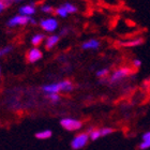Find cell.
Wrapping results in <instances>:
<instances>
[{"label":"cell","mask_w":150,"mask_h":150,"mask_svg":"<svg viewBox=\"0 0 150 150\" xmlns=\"http://www.w3.org/2000/svg\"><path fill=\"white\" fill-rule=\"evenodd\" d=\"M67 33V30L66 29H64V30H62V31H61V35H66Z\"/></svg>","instance_id":"d4e9b609"},{"label":"cell","mask_w":150,"mask_h":150,"mask_svg":"<svg viewBox=\"0 0 150 150\" xmlns=\"http://www.w3.org/2000/svg\"><path fill=\"white\" fill-rule=\"evenodd\" d=\"M138 148L141 150H147L150 148V132H146L142 136V142Z\"/></svg>","instance_id":"9c48e42d"},{"label":"cell","mask_w":150,"mask_h":150,"mask_svg":"<svg viewBox=\"0 0 150 150\" xmlns=\"http://www.w3.org/2000/svg\"><path fill=\"white\" fill-rule=\"evenodd\" d=\"M47 98H48L52 102H54V103L58 102V101H59V99H60L58 94H47Z\"/></svg>","instance_id":"44dd1931"},{"label":"cell","mask_w":150,"mask_h":150,"mask_svg":"<svg viewBox=\"0 0 150 150\" xmlns=\"http://www.w3.org/2000/svg\"><path fill=\"white\" fill-rule=\"evenodd\" d=\"M60 125L68 131H77L81 128V122L72 118H63L60 121Z\"/></svg>","instance_id":"6da1fadb"},{"label":"cell","mask_w":150,"mask_h":150,"mask_svg":"<svg viewBox=\"0 0 150 150\" xmlns=\"http://www.w3.org/2000/svg\"><path fill=\"white\" fill-rule=\"evenodd\" d=\"M56 13H57V15H59L60 17H67L68 16V14L69 13L67 12V10L64 9V6H60V8H58V9L56 10Z\"/></svg>","instance_id":"e0dca14e"},{"label":"cell","mask_w":150,"mask_h":150,"mask_svg":"<svg viewBox=\"0 0 150 150\" xmlns=\"http://www.w3.org/2000/svg\"><path fill=\"white\" fill-rule=\"evenodd\" d=\"M53 135V132L50 130H44V131H40L35 133V137L38 139H47V138L52 137Z\"/></svg>","instance_id":"4fadbf2b"},{"label":"cell","mask_w":150,"mask_h":150,"mask_svg":"<svg viewBox=\"0 0 150 150\" xmlns=\"http://www.w3.org/2000/svg\"><path fill=\"white\" fill-rule=\"evenodd\" d=\"M88 141H89V135L86 134V133H81V134L76 135L73 138L72 142H71V146L75 150L81 149V148L85 147L87 145Z\"/></svg>","instance_id":"7a4b0ae2"},{"label":"cell","mask_w":150,"mask_h":150,"mask_svg":"<svg viewBox=\"0 0 150 150\" xmlns=\"http://www.w3.org/2000/svg\"><path fill=\"white\" fill-rule=\"evenodd\" d=\"M63 6H64V9L67 10V12L68 13H75L76 11H77V8H76L75 6H73L72 3H64Z\"/></svg>","instance_id":"2e32d148"},{"label":"cell","mask_w":150,"mask_h":150,"mask_svg":"<svg viewBox=\"0 0 150 150\" xmlns=\"http://www.w3.org/2000/svg\"><path fill=\"white\" fill-rule=\"evenodd\" d=\"M35 9L33 6H30V4H27V6H23L19 8V13H21V15H24V16H30L32 14H35Z\"/></svg>","instance_id":"30bf717a"},{"label":"cell","mask_w":150,"mask_h":150,"mask_svg":"<svg viewBox=\"0 0 150 150\" xmlns=\"http://www.w3.org/2000/svg\"><path fill=\"white\" fill-rule=\"evenodd\" d=\"M100 46V42L96 39H91V40H88L87 42H85L83 44V48L84 50H97Z\"/></svg>","instance_id":"8fae6325"},{"label":"cell","mask_w":150,"mask_h":150,"mask_svg":"<svg viewBox=\"0 0 150 150\" xmlns=\"http://www.w3.org/2000/svg\"><path fill=\"white\" fill-rule=\"evenodd\" d=\"M40 26L45 30V31L48 32H53L55 31L58 27V22H57L56 18H46L41 21Z\"/></svg>","instance_id":"5b68a950"},{"label":"cell","mask_w":150,"mask_h":150,"mask_svg":"<svg viewBox=\"0 0 150 150\" xmlns=\"http://www.w3.org/2000/svg\"><path fill=\"white\" fill-rule=\"evenodd\" d=\"M58 42H59V37L58 35H50V37H48L46 39L45 46H46L47 50H50V48H53Z\"/></svg>","instance_id":"7c38bea8"},{"label":"cell","mask_w":150,"mask_h":150,"mask_svg":"<svg viewBox=\"0 0 150 150\" xmlns=\"http://www.w3.org/2000/svg\"><path fill=\"white\" fill-rule=\"evenodd\" d=\"M41 10H42V12L50 13L52 11H53V8H52L50 6H48V4H45V6H43L42 8H41Z\"/></svg>","instance_id":"7402d4cb"},{"label":"cell","mask_w":150,"mask_h":150,"mask_svg":"<svg viewBox=\"0 0 150 150\" xmlns=\"http://www.w3.org/2000/svg\"><path fill=\"white\" fill-rule=\"evenodd\" d=\"M89 137H90L91 141H97L98 138L101 137L100 130H93V131H91L90 134H89Z\"/></svg>","instance_id":"9a60e30c"},{"label":"cell","mask_w":150,"mask_h":150,"mask_svg":"<svg viewBox=\"0 0 150 150\" xmlns=\"http://www.w3.org/2000/svg\"><path fill=\"white\" fill-rule=\"evenodd\" d=\"M130 74H131V70L129 68H120V69L116 70L115 72L112 74L110 78V84H116L121 79L125 78L127 76H129Z\"/></svg>","instance_id":"3957f363"},{"label":"cell","mask_w":150,"mask_h":150,"mask_svg":"<svg viewBox=\"0 0 150 150\" xmlns=\"http://www.w3.org/2000/svg\"><path fill=\"white\" fill-rule=\"evenodd\" d=\"M0 74H1V69H0Z\"/></svg>","instance_id":"484cf974"},{"label":"cell","mask_w":150,"mask_h":150,"mask_svg":"<svg viewBox=\"0 0 150 150\" xmlns=\"http://www.w3.org/2000/svg\"><path fill=\"white\" fill-rule=\"evenodd\" d=\"M43 91L47 94H58L60 91H62V85L60 83H55V84L45 85L43 87Z\"/></svg>","instance_id":"8992f818"},{"label":"cell","mask_w":150,"mask_h":150,"mask_svg":"<svg viewBox=\"0 0 150 150\" xmlns=\"http://www.w3.org/2000/svg\"><path fill=\"white\" fill-rule=\"evenodd\" d=\"M133 66H134L135 68H139V67L142 66V60L134 59V60H133Z\"/></svg>","instance_id":"603a6c76"},{"label":"cell","mask_w":150,"mask_h":150,"mask_svg":"<svg viewBox=\"0 0 150 150\" xmlns=\"http://www.w3.org/2000/svg\"><path fill=\"white\" fill-rule=\"evenodd\" d=\"M4 8H6V3L3 2V1H0V13L4 10Z\"/></svg>","instance_id":"cb8c5ba5"},{"label":"cell","mask_w":150,"mask_h":150,"mask_svg":"<svg viewBox=\"0 0 150 150\" xmlns=\"http://www.w3.org/2000/svg\"><path fill=\"white\" fill-rule=\"evenodd\" d=\"M143 43H144L143 38H136V39H133V40L121 41V42H119V45L122 47H136L142 45Z\"/></svg>","instance_id":"ba28073f"},{"label":"cell","mask_w":150,"mask_h":150,"mask_svg":"<svg viewBox=\"0 0 150 150\" xmlns=\"http://www.w3.org/2000/svg\"><path fill=\"white\" fill-rule=\"evenodd\" d=\"M44 35H33L32 37V39H31V43L35 45V46H38V45H40L42 42H43V40H44Z\"/></svg>","instance_id":"5bb4252c"},{"label":"cell","mask_w":150,"mask_h":150,"mask_svg":"<svg viewBox=\"0 0 150 150\" xmlns=\"http://www.w3.org/2000/svg\"><path fill=\"white\" fill-rule=\"evenodd\" d=\"M108 72H110V70L108 69H102V70H99L97 72V76L98 77H105L107 74H108Z\"/></svg>","instance_id":"d6986e66"},{"label":"cell","mask_w":150,"mask_h":150,"mask_svg":"<svg viewBox=\"0 0 150 150\" xmlns=\"http://www.w3.org/2000/svg\"><path fill=\"white\" fill-rule=\"evenodd\" d=\"M100 132H101V136H106V135L112 134V132H114V130L110 128H103L102 130H100Z\"/></svg>","instance_id":"ac0fdd59"},{"label":"cell","mask_w":150,"mask_h":150,"mask_svg":"<svg viewBox=\"0 0 150 150\" xmlns=\"http://www.w3.org/2000/svg\"><path fill=\"white\" fill-rule=\"evenodd\" d=\"M42 57H43L42 52H41L39 48H37V47H33V48H31V50L28 52L27 59H28L29 62L35 63V62H37V61H39Z\"/></svg>","instance_id":"52a82bcc"},{"label":"cell","mask_w":150,"mask_h":150,"mask_svg":"<svg viewBox=\"0 0 150 150\" xmlns=\"http://www.w3.org/2000/svg\"><path fill=\"white\" fill-rule=\"evenodd\" d=\"M31 19L30 17L28 16H24V15H16L14 17L10 19L9 23H8V26L9 27H16V26H24V25H27L28 23L31 22Z\"/></svg>","instance_id":"277c9868"},{"label":"cell","mask_w":150,"mask_h":150,"mask_svg":"<svg viewBox=\"0 0 150 150\" xmlns=\"http://www.w3.org/2000/svg\"><path fill=\"white\" fill-rule=\"evenodd\" d=\"M11 50H12V47L11 46H6V47L1 48V50H0V57L4 56V55H6V54H9Z\"/></svg>","instance_id":"ffe728a7"}]
</instances>
